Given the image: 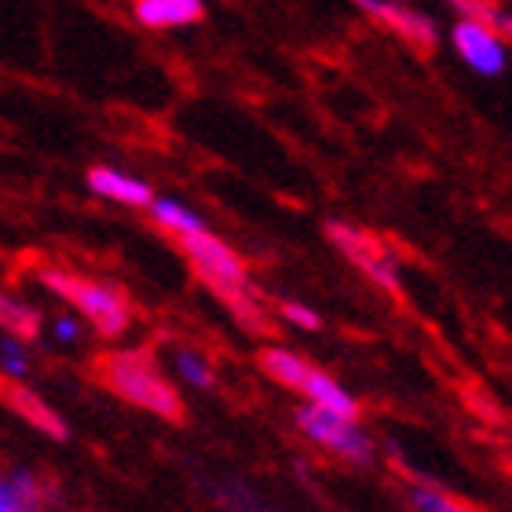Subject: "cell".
<instances>
[{
  "instance_id": "6da1fadb",
  "label": "cell",
  "mask_w": 512,
  "mask_h": 512,
  "mask_svg": "<svg viewBox=\"0 0 512 512\" xmlns=\"http://www.w3.org/2000/svg\"><path fill=\"white\" fill-rule=\"evenodd\" d=\"M176 242H180V249L187 253V260H191V267L198 271V278L213 289L216 297L224 300L227 308L235 311V319L242 322L246 330L264 333L267 330L264 311H260L253 289H249V275H246L242 256L227 246L224 238H216L209 227L191 231V235H180Z\"/></svg>"
},
{
  "instance_id": "7a4b0ae2",
  "label": "cell",
  "mask_w": 512,
  "mask_h": 512,
  "mask_svg": "<svg viewBox=\"0 0 512 512\" xmlns=\"http://www.w3.org/2000/svg\"><path fill=\"white\" fill-rule=\"evenodd\" d=\"M99 377L118 399H125L128 406H136L143 414H154L161 421H180L183 417V399L176 392V384L139 348L107 352L99 359Z\"/></svg>"
},
{
  "instance_id": "3957f363",
  "label": "cell",
  "mask_w": 512,
  "mask_h": 512,
  "mask_svg": "<svg viewBox=\"0 0 512 512\" xmlns=\"http://www.w3.org/2000/svg\"><path fill=\"white\" fill-rule=\"evenodd\" d=\"M41 286L48 293H55L59 300H66L81 319L92 322V330L99 337H121L132 326V304L118 286L99 282V278L74 275L63 267H41Z\"/></svg>"
},
{
  "instance_id": "277c9868",
  "label": "cell",
  "mask_w": 512,
  "mask_h": 512,
  "mask_svg": "<svg viewBox=\"0 0 512 512\" xmlns=\"http://www.w3.org/2000/svg\"><path fill=\"white\" fill-rule=\"evenodd\" d=\"M297 428L315 443V447L330 450L337 458H344L348 465H370L374 461V439L359 421L352 417L326 414L319 406H300L297 410Z\"/></svg>"
},
{
  "instance_id": "5b68a950",
  "label": "cell",
  "mask_w": 512,
  "mask_h": 512,
  "mask_svg": "<svg viewBox=\"0 0 512 512\" xmlns=\"http://www.w3.org/2000/svg\"><path fill=\"white\" fill-rule=\"evenodd\" d=\"M326 235H330L333 246L341 249V253L348 256L355 267H363L377 286L388 289L392 297H399V293H403V282H399V264H395L392 249L384 246L381 238H374L370 231H363V227H355V224H341V220H330V224H326Z\"/></svg>"
},
{
  "instance_id": "8992f818",
  "label": "cell",
  "mask_w": 512,
  "mask_h": 512,
  "mask_svg": "<svg viewBox=\"0 0 512 512\" xmlns=\"http://www.w3.org/2000/svg\"><path fill=\"white\" fill-rule=\"evenodd\" d=\"M450 41H454V52L461 55V63L483 77H498L505 70V63H509V44L494 30H487V26L472 19L454 22Z\"/></svg>"
},
{
  "instance_id": "52a82bcc",
  "label": "cell",
  "mask_w": 512,
  "mask_h": 512,
  "mask_svg": "<svg viewBox=\"0 0 512 512\" xmlns=\"http://www.w3.org/2000/svg\"><path fill=\"white\" fill-rule=\"evenodd\" d=\"M0 399H4V406H8L11 414L22 417V421L30 428H37L41 436L66 439V421L59 417V410H55L44 395L26 388L22 381H4V377H0Z\"/></svg>"
},
{
  "instance_id": "ba28073f",
  "label": "cell",
  "mask_w": 512,
  "mask_h": 512,
  "mask_svg": "<svg viewBox=\"0 0 512 512\" xmlns=\"http://www.w3.org/2000/svg\"><path fill=\"white\" fill-rule=\"evenodd\" d=\"M355 4H359L370 19L384 22L392 33H399L403 41H410L414 48H436V41H439L436 22L428 19L425 11H414V8H406V4H392V0H355Z\"/></svg>"
},
{
  "instance_id": "9c48e42d",
  "label": "cell",
  "mask_w": 512,
  "mask_h": 512,
  "mask_svg": "<svg viewBox=\"0 0 512 512\" xmlns=\"http://www.w3.org/2000/svg\"><path fill=\"white\" fill-rule=\"evenodd\" d=\"M85 180H88V191L107 198V202L132 205V209H147L154 202V191H150L147 183L139 180V176H132V172L114 169V165H92Z\"/></svg>"
},
{
  "instance_id": "30bf717a",
  "label": "cell",
  "mask_w": 512,
  "mask_h": 512,
  "mask_svg": "<svg viewBox=\"0 0 512 512\" xmlns=\"http://www.w3.org/2000/svg\"><path fill=\"white\" fill-rule=\"evenodd\" d=\"M297 392L304 395V403H308V406H319V410H326V414L352 417V421H359V399H355L344 384L333 381L326 370H319L315 363L304 370V377H300V384H297Z\"/></svg>"
},
{
  "instance_id": "8fae6325",
  "label": "cell",
  "mask_w": 512,
  "mask_h": 512,
  "mask_svg": "<svg viewBox=\"0 0 512 512\" xmlns=\"http://www.w3.org/2000/svg\"><path fill=\"white\" fill-rule=\"evenodd\" d=\"M48 505H52V491L37 472H0V512H44Z\"/></svg>"
},
{
  "instance_id": "7c38bea8",
  "label": "cell",
  "mask_w": 512,
  "mask_h": 512,
  "mask_svg": "<svg viewBox=\"0 0 512 512\" xmlns=\"http://www.w3.org/2000/svg\"><path fill=\"white\" fill-rule=\"evenodd\" d=\"M136 19L147 30H176L205 19V0H136Z\"/></svg>"
},
{
  "instance_id": "4fadbf2b",
  "label": "cell",
  "mask_w": 512,
  "mask_h": 512,
  "mask_svg": "<svg viewBox=\"0 0 512 512\" xmlns=\"http://www.w3.org/2000/svg\"><path fill=\"white\" fill-rule=\"evenodd\" d=\"M147 213H150V220L172 238L191 235V231H202L205 227L202 216L194 213L191 205H183L180 198H154V202L147 205Z\"/></svg>"
},
{
  "instance_id": "5bb4252c",
  "label": "cell",
  "mask_w": 512,
  "mask_h": 512,
  "mask_svg": "<svg viewBox=\"0 0 512 512\" xmlns=\"http://www.w3.org/2000/svg\"><path fill=\"white\" fill-rule=\"evenodd\" d=\"M0 330L4 337H19V341H33L37 330H41V311L26 304L15 293H4L0 289Z\"/></svg>"
},
{
  "instance_id": "9a60e30c",
  "label": "cell",
  "mask_w": 512,
  "mask_h": 512,
  "mask_svg": "<svg viewBox=\"0 0 512 512\" xmlns=\"http://www.w3.org/2000/svg\"><path fill=\"white\" fill-rule=\"evenodd\" d=\"M172 374L180 377L187 388H194V392H209V388L216 384L213 363H209L198 348H187V344L172 348Z\"/></svg>"
},
{
  "instance_id": "2e32d148",
  "label": "cell",
  "mask_w": 512,
  "mask_h": 512,
  "mask_svg": "<svg viewBox=\"0 0 512 512\" xmlns=\"http://www.w3.org/2000/svg\"><path fill=\"white\" fill-rule=\"evenodd\" d=\"M308 366L311 363L304 359V355L289 352V348H264V352H260V370H264L275 384L289 388V392H297V384Z\"/></svg>"
},
{
  "instance_id": "e0dca14e",
  "label": "cell",
  "mask_w": 512,
  "mask_h": 512,
  "mask_svg": "<svg viewBox=\"0 0 512 512\" xmlns=\"http://www.w3.org/2000/svg\"><path fill=\"white\" fill-rule=\"evenodd\" d=\"M450 8L461 11V19H472L494 30L502 41H512V11H505L498 0H447Z\"/></svg>"
},
{
  "instance_id": "ac0fdd59",
  "label": "cell",
  "mask_w": 512,
  "mask_h": 512,
  "mask_svg": "<svg viewBox=\"0 0 512 512\" xmlns=\"http://www.w3.org/2000/svg\"><path fill=\"white\" fill-rule=\"evenodd\" d=\"M30 374V348L19 337H0V377L4 381H22Z\"/></svg>"
},
{
  "instance_id": "d6986e66",
  "label": "cell",
  "mask_w": 512,
  "mask_h": 512,
  "mask_svg": "<svg viewBox=\"0 0 512 512\" xmlns=\"http://www.w3.org/2000/svg\"><path fill=\"white\" fill-rule=\"evenodd\" d=\"M216 498H220L231 512H282L278 505L264 502L260 494H253L249 487H242V483H224V487L216 491Z\"/></svg>"
},
{
  "instance_id": "ffe728a7",
  "label": "cell",
  "mask_w": 512,
  "mask_h": 512,
  "mask_svg": "<svg viewBox=\"0 0 512 512\" xmlns=\"http://www.w3.org/2000/svg\"><path fill=\"white\" fill-rule=\"evenodd\" d=\"M410 505H414V512H476V509H469V505H461L458 498H450V494L428 487V483L410 487Z\"/></svg>"
},
{
  "instance_id": "44dd1931",
  "label": "cell",
  "mask_w": 512,
  "mask_h": 512,
  "mask_svg": "<svg viewBox=\"0 0 512 512\" xmlns=\"http://www.w3.org/2000/svg\"><path fill=\"white\" fill-rule=\"evenodd\" d=\"M282 319L289 322V326H297V330H319L322 319H319V311L308 308V304H297V300H282Z\"/></svg>"
},
{
  "instance_id": "7402d4cb",
  "label": "cell",
  "mask_w": 512,
  "mask_h": 512,
  "mask_svg": "<svg viewBox=\"0 0 512 512\" xmlns=\"http://www.w3.org/2000/svg\"><path fill=\"white\" fill-rule=\"evenodd\" d=\"M52 337L59 344H77L81 341V322L74 315H55L52 319Z\"/></svg>"
},
{
  "instance_id": "603a6c76",
  "label": "cell",
  "mask_w": 512,
  "mask_h": 512,
  "mask_svg": "<svg viewBox=\"0 0 512 512\" xmlns=\"http://www.w3.org/2000/svg\"><path fill=\"white\" fill-rule=\"evenodd\" d=\"M392 4H403V0H392Z\"/></svg>"
}]
</instances>
